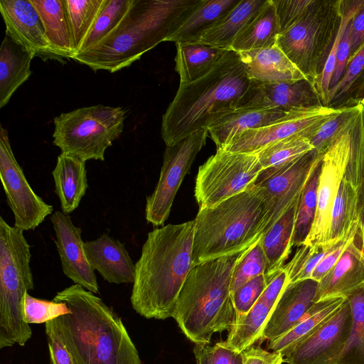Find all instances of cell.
Here are the masks:
<instances>
[{
	"label": "cell",
	"mask_w": 364,
	"mask_h": 364,
	"mask_svg": "<svg viewBox=\"0 0 364 364\" xmlns=\"http://www.w3.org/2000/svg\"><path fill=\"white\" fill-rule=\"evenodd\" d=\"M194 220L169 224L149 232L139 259L130 301L146 318L173 316L177 298L193 268Z\"/></svg>",
	"instance_id": "cell-1"
},
{
	"label": "cell",
	"mask_w": 364,
	"mask_h": 364,
	"mask_svg": "<svg viewBox=\"0 0 364 364\" xmlns=\"http://www.w3.org/2000/svg\"><path fill=\"white\" fill-rule=\"evenodd\" d=\"M53 300L71 310L55 321L75 364H141L122 318L95 294L74 284Z\"/></svg>",
	"instance_id": "cell-2"
},
{
	"label": "cell",
	"mask_w": 364,
	"mask_h": 364,
	"mask_svg": "<svg viewBox=\"0 0 364 364\" xmlns=\"http://www.w3.org/2000/svg\"><path fill=\"white\" fill-rule=\"evenodd\" d=\"M251 85L238 52L228 50L202 77L180 83L162 117L161 135L166 146L208 129L224 115L240 107Z\"/></svg>",
	"instance_id": "cell-3"
},
{
	"label": "cell",
	"mask_w": 364,
	"mask_h": 364,
	"mask_svg": "<svg viewBox=\"0 0 364 364\" xmlns=\"http://www.w3.org/2000/svg\"><path fill=\"white\" fill-rule=\"evenodd\" d=\"M197 0H134L118 25L93 48L73 60L92 70L115 73L131 65L166 41L175 26Z\"/></svg>",
	"instance_id": "cell-4"
},
{
	"label": "cell",
	"mask_w": 364,
	"mask_h": 364,
	"mask_svg": "<svg viewBox=\"0 0 364 364\" xmlns=\"http://www.w3.org/2000/svg\"><path fill=\"white\" fill-rule=\"evenodd\" d=\"M245 251L197 264L187 276L172 318L195 344H208L215 333L229 330L234 323L232 274Z\"/></svg>",
	"instance_id": "cell-5"
},
{
	"label": "cell",
	"mask_w": 364,
	"mask_h": 364,
	"mask_svg": "<svg viewBox=\"0 0 364 364\" xmlns=\"http://www.w3.org/2000/svg\"><path fill=\"white\" fill-rule=\"evenodd\" d=\"M265 221L264 205L253 187L199 209L194 220L193 267L250 248L262 235Z\"/></svg>",
	"instance_id": "cell-6"
},
{
	"label": "cell",
	"mask_w": 364,
	"mask_h": 364,
	"mask_svg": "<svg viewBox=\"0 0 364 364\" xmlns=\"http://www.w3.org/2000/svg\"><path fill=\"white\" fill-rule=\"evenodd\" d=\"M30 250L23 231L0 216V349L24 346L32 336L23 316L25 295L34 289Z\"/></svg>",
	"instance_id": "cell-7"
},
{
	"label": "cell",
	"mask_w": 364,
	"mask_h": 364,
	"mask_svg": "<svg viewBox=\"0 0 364 364\" xmlns=\"http://www.w3.org/2000/svg\"><path fill=\"white\" fill-rule=\"evenodd\" d=\"M340 0H313L304 15L280 33L277 45L315 86L341 23Z\"/></svg>",
	"instance_id": "cell-8"
},
{
	"label": "cell",
	"mask_w": 364,
	"mask_h": 364,
	"mask_svg": "<svg viewBox=\"0 0 364 364\" xmlns=\"http://www.w3.org/2000/svg\"><path fill=\"white\" fill-rule=\"evenodd\" d=\"M127 111L97 105L61 113L53 119V144L61 153L86 161L105 160V153L123 132Z\"/></svg>",
	"instance_id": "cell-9"
},
{
	"label": "cell",
	"mask_w": 364,
	"mask_h": 364,
	"mask_svg": "<svg viewBox=\"0 0 364 364\" xmlns=\"http://www.w3.org/2000/svg\"><path fill=\"white\" fill-rule=\"evenodd\" d=\"M262 171L255 154L217 149L199 167L196 178L194 195L199 209L215 206L251 189Z\"/></svg>",
	"instance_id": "cell-10"
},
{
	"label": "cell",
	"mask_w": 364,
	"mask_h": 364,
	"mask_svg": "<svg viewBox=\"0 0 364 364\" xmlns=\"http://www.w3.org/2000/svg\"><path fill=\"white\" fill-rule=\"evenodd\" d=\"M356 116L323 154L317 187L316 215L303 245L314 246L329 243L332 209L348 165Z\"/></svg>",
	"instance_id": "cell-11"
},
{
	"label": "cell",
	"mask_w": 364,
	"mask_h": 364,
	"mask_svg": "<svg viewBox=\"0 0 364 364\" xmlns=\"http://www.w3.org/2000/svg\"><path fill=\"white\" fill-rule=\"evenodd\" d=\"M208 134V129L199 130L166 146L159 181L154 192L146 198L145 218L148 223L161 226L168 219L176 194L205 144Z\"/></svg>",
	"instance_id": "cell-12"
},
{
	"label": "cell",
	"mask_w": 364,
	"mask_h": 364,
	"mask_svg": "<svg viewBox=\"0 0 364 364\" xmlns=\"http://www.w3.org/2000/svg\"><path fill=\"white\" fill-rule=\"evenodd\" d=\"M324 154L313 149L278 168L263 170L253 186L266 211L264 232L286 212L304 188L315 166Z\"/></svg>",
	"instance_id": "cell-13"
},
{
	"label": "cell",
	"mask_w": 364,
	"mask_h": 364,
	"mask_svg": "<svg viewBox=\"0 0 364 364\" xmlns=\"http://www.w3.org/2000/svg\"><path fill=\"white\" fill-rule=\"evenodd\" d=\"M342 109L321 105L291 109L273 123L235 135L223 149L232 153L255 154L272 143L293 136L310 140L325 122Z\"/></svg>",
	"instance_id": "cell-14"
},
{
	"label": "cell",
	"mask_w": 364,
	"mask_h": 364,
	"mask_svg": "<svg viewBox=\"0 0 364 364\" xmlns=\"http://www.w3.org/2000/svg\"><path fill=\"white\" fill-rule=\"evenodd\" d=\"M0 178L7 204L14 213V226L22 231L32 230L52 214L53 206L38 196L28 183L13 153L8 132L1 124Z\"/></svg>",
	"instance_id": "cell-15"
},
{
	"label": "cell",
	"mask_w": 364,
	"mask_h": 364,
	"mask_svg": "<svg viewBox=\"0 0 364 364\" xmlns=\"http://www.w3.org/2000/svg\"><path fill=\"white\" fill-rule=\"evenodd\" d=\"M351 326L350 306L346 299L323 325L284 357V362L287 364H334L348 340Z\"/></svg>",
	"instance_id": "cell-16"
},
{
	"label": "cell",
	"mask_w": 364,
	"mask_h": 364,
	"mask_svg": "<svg viewBox=\"0 0 364 364\" xmlns=\"http://www.w3.org/2000/svg\"><path fill=\"white\" fill-rule=\"evenodd\" d=\"M55 233V243L64 274L75 284L94 294L99 293L95 270L87 259L82 230L75 226L69 215L59 210L50 216Z\"/></svg>",
	"instance_id": "cell-17"
},
{
	"label": "cell",
	"mask_w": 364,
	"mask_h": 364,
	"mask_svg": "<svg viewBox=\"0 0 364 364\" xmlns=\"http://www.w3.org/2000/svg\"><path fill=\"white\" fill-rule=\"evenodd\" d=\"M0 12L6 35L43 60L63 63L52 49L39 15L29 0H1Z\"/></svg>",
	"instance_id": "cell-18"
},
{
	"label": "cell",
	"mask_w": 364,
	"mask_h": 364,
	"mask_svg": "<svg viewBox=\"0 0 364 364\" xmlns=\"http://www.w3.org/2000/svg\"><path fill=\"white\" fill-rule=\"evenodd\" d=\"M364 287V232H356L335 266L318 282L315 303L336 297L347 298Z\"/></svg>",
	"instance_id": "cell-19"
},
{
	"label": "cell",
	"mask_w": 364,
	"mask_h": 364,
	"mask_svg": "<svg viewBox=\"0 0 364 364\" xmlns=\"http://www.w3.org/2000/svg\"><path fill=\"white\" fill-rule=\"evenodd\" d=\"M323 105L315 85L308 79L280 83L251 80L240 107H272L284 112Z\"/></svg>",
	"instance_id": "cell-20"
},
{
	"label": "cell",
	"mask_w": 364,
	"mask_h": 364,
	"mask_svg": "<svg viewBox=\"0 0 364 364\" xmlns=\"http://www.w3.org/2000/svg\"><path fill=\"white\" fill-rule=\"evenodd\" d=\"M318 282L307 279L289 283L270 313L260 341H271L287 333L315 303Z\"/></svg>",
	"instance_id": "cell-21"
},
{
	"label": "cell",
	"mask_w": 364,
	"mask_h": 364,
	"mask_svg": "<svg viewBox=\"0 0 364 364\" xmlns=\"http://www.w3.org/2000/svg\"><path fill=\"white\" fill-rule=\"evenodd\" d=\"M84 249L90 266L105 281L117 284L134 282L135 264L120 241L104 233L85 242Z\"/></svg>",
	"instance_id": "cell-22"
},
{
	"label": "cell",
	"mask_w": 364,
	"mask_h": 364,
	"mask_svg": "<svg viewBox=\"0 0 364 364\" xmlns=\"http://www.w3.org/2000/svg\"><path fill=\"white\" fill-rule=\"evenodd\" d=\"M252 81L280 83L307 79L277 43L272 46L239 53Z\"/></svg>",
	"instance_id": "cell-23"
},
{
	"label": "cell",
	"mask_w": 364,
	"mask_h": 364,
	"mask_svg": "<svg viewBox=\"0 0 364 364\" xmlns=\"http://www.w3.org/2000/svg\"><path fill=\"white\" fill-rule=\"evenodd\" d=\"M287 112L272 107H240L212 124L208 134L217 149H223L235 135L273 123Z\"/></svg>",
	"instance_id": "cell-24"
},
{
	"label": "cell",
	"mask_w": 364,
	"mask_h": 364,
	"mask_svg": "<svg viewBox=\"0 0 364 364\" xmlns=\"http://www.w3.org/2000/svg\"><path fill=\"white\" fill-rule=\"evenodd\" d=\"M52 175L62 212L69 215L79 206L88 187L85 161L61 153Z\"/></svg>",
	"instance_id": "cell-25"
},
{
	"label": "cell",
	"mask_w": 364,
	"mask_h": 364,
	"mask_svg": "<svg viewBox=\"0 0 364 364\" xmlns=\"http://www.w3.org/2000/svg\"><path fill=\"white\" fill-rule=\"evenodd\" d=\"M240 0H197L177 23L166 41L196 43L201 34L210 28Z\"/></svg>",
	"instance_id": "cell-26"
},
{
	"label": "cell",
	"mask_w": 364,
	"mask_h": 364,
	"mask_svg": "<svg viewBox=\"0 0 364 364\" xmlns=\"http://www.w3.org/2000/svg\"><path fill=\"white\" fill-rule=\"evenodd\" d=\"M34 54L5 35L0 48V108L31 76Z\"/></svg>",
	"instance_id": "cell-27"
},
{
	"label": "cell",
	"mask_w": 364,
	"mask_h": 364,
	"mask_svg": "<svg viewBox=\"0 0 364 364\" xmlns=\"http://www.w3.org/2000/svg\"><path fill=\"white\" fill-rule=\"evenodd\" d=\"M260 237L267 261L265 273L267 282L284 266L291 250V241L299 198Z\"/></svg>",
	"instance_id": "cell-28"
},
{
	"label": "cell",
	"mask_w": 364,
	"mask_h": 364,
	"mask_svg": "<svg viewBox=\"0 0 364 364\" xmlns=\"http://www.w3.org/2000/svg\"><path fill=\"white\" fill-rule=\"evenodd\" d=\"M346 298L336 297L316 302L290 331L269 341L268 349L286 356L295 346L323 325L341 306Z\"/></svg>",
	"instance_id": "cell-29"
},
{
	"label": "cell",
	"mask_w": 364,
	"mask_h": 364,
	"mask_svg": "<svg viewBox=\"0 0 364 364\" xmlns=\"http://www.w3.org/2000/svg\"><path fill=\"white\" fill-rule=\"evenodd\" d=\"M280 33L272 0H265L235 39L231 50L238 53L272 46Z\"/></svg>",
	"instance_id": "cell-30"
},
{
	"label": "cell",
	"mask_w": 364,
	"mask_h": 364,
	"mask_svg": "<svg viewBox=\"0 0 364 364\" xmlns=\"http://www.w3.org/2000/svg\"><path fill=\"white\" fill-rule=\"evenodd\" d=\"M264 1L265 0H240L216 23L204 31L196 43L231 50L239 33Z\"/></svg>",
	"instance_id": "cell-31"
},
{
	"label": "cell",
	"mask_w": 364,
	"mask_h": 364,
	"mask_svg": "<svg viewBox=\"0 0 364 364\" xmlns=\"http://www.w3.org/2000/svg\"><path fill=\"white\" fill-rule=\"evenodd\" d=\"M41 20L46 36L61 59H73L74 50L64 0H29Z\"/></svg>",
	"instance_id": "cell-32"
},
{
	"label": "cell",
	"mask_w": 364,
	"mask_h": 364,
	"mask_svg": "<svg viewBox=\"0 0 364 364\" xmlns=\"http://www.w3.org/2000/svg\"><path fill=\"white\" fill-rule=\"evenodd\" d=\"M175 70L180 83L196 80L209 73L228 50L198 43H176Z\"/></svg>",
	"instance_id": "cell-33"
},
{
	"label": "cell",
	"mask_w": 364,
	"mask_h": 364,
	"mask_svg": "<svg viewBox=\"0 0 364 364\" xmlns=\"http://www.w3.org/2000/svg\"><path fill=\"white\" fill-rule=\"evenodd\" d=\"M364 97V43L349 58L344 75L328 91L325 106L348 108L360 104Z\"/></svg>",
	"instance_id": "cell-34"
},
{
	"label": "cell",
	"mask_w": 364,
	"mask_h": 364,
	"mask_svg": "<svg viewBox=\"0 0 364 364\" xmlns=\"http://www.w3.org/2000/svg\"><path fill=\"white\" fill-rule=\"evenodd\" d=\"M357 201L356 188L344 177L332 209L329 242L336 244L356 231L360 223Z\"/></svg>",
	"instance_id": "cell-35"
},
{
	"label": "cell",
	"mask_w": 364,
	"mask_h": 364,
	"mask_svg": "<svg viewBox=\"0 0 364 364\" xmlns=\"http://www.w3.org/2000/svg\"><path fill=\"white\" fill-rule=\"evenodd\" d=\"M273 308L259 299L245 315L235 319L225 341L228 346L242 353L260 340Z\"/></svg>",
	"instance_id": "cell-36"
},
{
	"label": "cell",
	"mask_w": 364,
	"mask_h": 364,
	"mask_svg": "<svg viewBox=\"0 0 364 364\" xmlns=\"http://www.w3.org/2000/svg\"><path fill=\"white\" fill-rule=\"evenodd\" d=\"M107 3V0H64L74 56L80 51Z\"/></svg>",
	"instance_id": "cell-37"
},
{
	"label": "cell",
	"mask_w": 364,
	"mask_h": 364,
	"mask_svg": "<svg viewBox=\"0 0 364 364\" xmlns=\"http://www.w3.org/2000/svg\"><path fill=\"white\" fill-rule=\"evenodd\" d=\"M346 299L351 310V331L335 363L364 364V287L353 292Z\"/></svg>",
	"instance_id": "cell-38"
},
{
	"label": "cell",
	"mask_w": 364,
	"mask_h": 364,
	"mask_svg": "<svg viewBox=\"0 0 364 364\" xmlns=\"http://www.w3.org/2000/svg\"><path fill=\"white\" fill-rule=\"evenodd\" d=\"M321 161L315 166L301 194L292 236V247L302 245L311 231L316 212Z\"/></svg>",
	"instance_id": "cell-39"
},
{
	"label": "cell",
	"mask_w": 364,
	"mask_h": 364,
	"mask_svg": "<svg viewBox=\"0 0 364 364\" xmlns=\"http://www.w3.org/2000/svg\"><path fill=\"white\" fill-rule=\"evenodd\" d=\"M313 149L308 138L293 136L272 143L255 154L263 170L274 169L292 163Z\"/></svg>",
	"instance_id": "cell-40"
},
{
	"label": "cell",
	"mask_w": 364,
	"mask_h": 364,
	"mask_svg": "<svg viewBox=\"0 0 364 364\" xmlns=\"http://www.w3.org/2000/svg\"><path fill=\"white\" fill-rule=\"evenodd\" d=\"M133 2L134 0H107L78 53L93 48L112 32L122 21Z\"/></svg>",
	"instance_id": "cell-41"
},
{
	"label": "cell",
	"mask_w": 364,
	"mask_h": 364,
	"mask_svg": "<svg viewBox=\"0 0 364 364\" xmlns=\"http://www.w3.org/2000/svg\"><path fill=\"white\" fill-rule=\"evenodd\" d=\"M338 243L329 242L326 245L314 246L302 245L298 247L292 259L283 267L287 273L289 282L311 279V273L316 267Z\"/></svg>",
	"instance_id": "cell-42"
},
{
	"label": "cell",
	"mask_w": 364,
	"mask_h": 364,
	"mask_svg": "<svg viewBox=\"0 0 364 364\" xmlns=\"http://www.w3.org/2000/svg\"><path fill=\"white\" fill-rule=\"evenodd\" d=\"M267 269V261L259 238L237 261L232 274L230 294L251 279L265 274Z\"/></svg>",
	"instance_id": "cell-43"
},
{
	"label": "cell",
	"mask_w": 364,
	"mask_h": 364,
	"mask_svg": "<svg viewBox=\"0 0 364 364\" xmlns=\"http://www.w3.org/2000/svg\"><path fill=\"white\" fill-rule=\"evenodd\" d=\"M361 108V104L343 108L341 112L325 122L310 139L314 149L320 154H324Z\"/></svg>",
	"instance_id": "cell-44"
},
{
	"label": "cell",
	"mask_w": 364,
	"mask_h": 364,
	"mask_svg": "<svg viewBox=\"0 0 364 364\" xmlns=\"http://www.w3.org/2000/svg\"><path fill=\"white\" fill-rule=\"evenodd\" d=\"M71 313L64 302L39 299L26 294L23 302V316L28 324H40Z\"/></svg>",
	"instance_id": "cell-45"
},
{
	"label": "cell",
	"mask_w": 364,
	"mask_h": 364,
	"mask_svg": "<svg viewBox=\"0 0 364 364\" xmlns=\"http://www.w3.org/2000/svg\"><path fill=\"white\" fill-rule=\"evenodd\" d=\"M267 286L265 274H260L245 282L231 295L235 311V319L245 315L257 303Z\"/></svg>",
	"instance_id": "cell-46"
},
{
	"label": "cell",
	"mask_w": 364,
	"mask_h": 364,
	"mask_svg": "<svg viewBox=\"0 0 364 364\" xmlns=\"http://www.w3.org/2000/svg\"><path fill=\"white\" fill-rule=\"evenodd\" d=\"M280 33L287 30L306 12L313 0H272Z\"/></svg>",
	"instance_id": "cell-47"
},
{
	"label": "cell",
	"mask_w": 364,
	"mask_h": 364,
	"mask_svg": "<svg viewBox=\"0 0 364 364\" xmlns=\"http://www.w3.org/2000/svg\"><path fill=\"white\" fill-rule=\"evenodd\" d=\"M50 364H75L55 319L45 323Z\"/></svg>",
	"instance_id": "cell-48"
},
{
	"label": "cell",
	"mask_w": 364,
	"mask_h": 364,
	"mask_svg": "<svg viewBox=\"0 0 364 364\" xmlns=\"http://www.w3.org/2000/svg\"><path fill=\"white\" fill-rule=\"evenodd\" d=\"M355 232L349 237L341 240L336 247L318 263L311 273V279L319 282L330 272L351 242Z\"/></svg>",
	"instance_id": "cell-49"
},
{
	"label": "cell",
	"mask_w": 364,
	"mask_h": 364,
	"mask_svg": "<svg viewBox=\"0 0 364 364\" xmlns=\"http://www.w3.org/2000/svg\"><path fill=\"white\" fill-rule=\"evenodd\" d=\"M288 275L282 267L267 282V286L259 299L274 306L289 284Z\"/></svg>",
	"instance_id": "cell-50"
},
{
	"label": "cell",
	"mask_w": 364,
	"mask_h": 364,
	"mask_svg": "<svg viewBox=\"0 0 364 364\" xmlns=\"http://www.w3.org/2000/svg\"><path fill=\"white\" fill-rule=\"evenodd\" d=\"M349 38L350 58L364 43V2L349 23Z\"/></svg>",
	"instance_id": "cell-51"
},
{
	"label": "cell",
	"mask_w": 364,
	"mask_h": 364,
	"mask_svg": "<svg viewBox=\"0 0 364 364\" xmlns=\"http://www.w3.org/2000/svg\"><path fill=\"white\" fill-rule=\"evenodd\" d=\"M210 360L211 364H244V356L222 341L211 346Z\"/></svg>",
	"instance_id": "cell-52"
},
{
	"label": "cell",
	"mask_w": 364,
	"mask_h": 364,
	"mask_svg": "<svg viewBox=\"0 0 364 364\" xmlns=\"http://www.w3.org/2000/svg\"><path fill=\"white\" fill-rule=\"evenodd\" d=\"M242 353L244 364H282L284 362V356L281 353L259 347H250Z\"/></svg>",
	"instance_id": "cell-53"
},
{
	"label": "cell",
	"mask_w": 364,
	"mask_h": 364,
	"mask_svg": "<svg viewBox=\"0 0 364 364\" xmlns=\"http://www.w3.org/2000/svg\"><path fill=\"white\" fill-rule=\"evenodd\" d=\"M210 350L211 346L208 344H195L193 353L196 364H211Z\"/></svg>",
	"instance_id": "cell-54"
},
{
	"label": "cell",
	"mask_w": 364,
	"mask_h": 364,
	"mask_svg": "<svg viewBox=\"0 0 364 364\" xmlns=\"http://www.w3.org/2000/svg\"><path fill=\"white\" fill-rule=\"evenodd\" d=\"M358 218L364 232V178L356 188Z\"/></svg>",
	"instance_id": "cell-55"
},
{
	"label": "cell",
	"mask_w": 364,
	"mask_h": 364,
	"mask_svg": "<svg viewBox=\"0 0 364 364\" xmlns=\"http://www.w3.org/2000/svg\"><path fill=\"white\" fill-rule=\"evenodd\" d=\"M360 104L363 106V124H364V100H363ZM364 178V142H363V162H362V167L360 171V181L359 183L362 181V180ZM358 183V185H359Z\"/></svg>",
	"instance_id": "cell-56"
},
{
	"label": "cell",
	"mask_w": 364,
	"mask_h": 364,
	"mask_svg": "<svg viewBox=\"0 0 364 364\" xmlns=\"http://www.w3.org/2000/svg\"><path fill=\"white\" fill-rule=\"evenodd\" d=\"M335 364H343V363H335Z\"/></svg>",
	"instance_id": "cell-57"
},
{
	"label": "cell",
	"mask_w": 364,
	"mask_h": 364,
	"mask_svg": "<svg viewBox=\"0 0 364 364\" xmlns=\"http://www.w3.org/2000/svg\"><path fill=\"white\" fill-rule=\"evenodd\" d=\"M363 100H364V97H363ZM363 100H362V101H363ZM362 101H361V102H362Z\"/></svg>",
	"instance_id": "cell-58"
}]
</instances>
